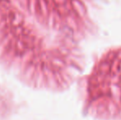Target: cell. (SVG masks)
<instances>
[{"label": "cell", "instance_id": "cell-1", "mask_svg": "<svg viewBox=\"0 0 121 120\" xmlns=\"http://www.w3.org/2000/svg\"><path fill=\"white\" fill-rule=\"evenodd\" d=\"M83 109L100 120H121V46L102 53L83 81Z\"/></svg>", "mask_w": 121, "mask_h": 120}]
</instances>
